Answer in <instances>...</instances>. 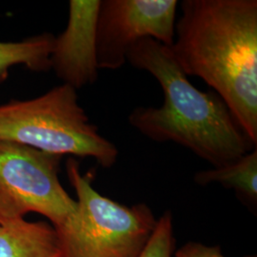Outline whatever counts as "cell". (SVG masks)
I'll list each match as a JSON object with an SVG mask.
<instances>
[{"label":"cell","instance_id":"obj_1","mask_svg":"<svg viewBox=\"0 0 257 257\" xmlns=\"http://www.w3.org/2000/svg\"><path fill=\"white\" fill-rule=\"evenodd\" d=\"M171 50L200 77L257 144L256 0H184Z\"/></svg>","mask_w":257,"mask_h":257},{"label":"cell","instance_id":"obj_2","mask_svg":"<svg viewBox=\"0 0 257 257\" xmlns=\"http://www.w3.org/2000/svg\"><path fill=\"white\" fill-rule=\"evenodd\" d=\"M127 62L152 74L164 93L161 107H138L128 115L131 126L146 138L181 145L213 168L256 148L220 96L190 82L170 47L143 38L131 47Z\"/></svg>","mask_w":257,"mask_h":257},{"label":"cell","instance_id":"obj_3","mask_svg":"<svg viewBox=\"0 0 257 257\" xmlns=\"http://www.w3.org/2000/svg\"><path fill=\"white\" fill-rule=\"evenodd\" d=\"M0 141L57 156L92 157L103 168L112 167L118 157L117 148L90 122L76 90L65 84L33 99L0 104Z\"/></svg>","mask_w":257,"mask_h":257},{"label":"cell","instance_id":"obj_4","mask_svg":"<svg viewBox=\"0 0 257 257\" xmlns=\"http://www.w3.org/2000/svg\"><path fill=\"white\" fill-rule=\"evenodd\" d=\"M77 200L74 213L55 227L63 257H139L157 219L145 203L128 207L98 193L74 157L66 163Z\"/></svg>","mask_w":257,"mask_h":257},{"label":"cell","instance_id":"obj_5","mask_svg":"<svg viewBox=\"0 0 257 257\" xmlns=\"http://www.w3.org/2000/svg\"><path fill=\"white\" fill-rule=\"evenodd\" d=\"M62 157L0 141V221L36 212L56 227L74 213L76 201L58 177Z\"/></svg>","mask_w":257,"mask_h":257},{"label":"cell","instance_id":"obj_6","mask_svg":"<svg viewBox=\"0 0 257 257\" xmlns=\"http://www.w3.org/2000/svg\"><path fill=\"white\" fill-rule=\"evenodd\" d=\"M176 0H101L96 23L98 69L117 70L143 38L172 47L175 40Z\"/></svg>","mask_w":257,"mask_h":257},{"label":"cell","instance_id":"obj_7","mask_svg":"<svg viewBox=\"0 0 257 257\" xmlns=\"http://www.w3.org/2000/svg\"><path fill=\"white\" fill-rule=\"evenodd\" d=\"M100 0H71L63 33L55 37L51 69L74 90L92 85L98 76L96 23Z\"/></svg>","mask_w":257,"mask_h":257},{"label":"cell","instance_id":"obj_8","mask_svg":"<svg viewBox=\"0 0 257 257\" xmlns=\"http://www.w3.org/2000/svg\"><path fill=\"white\" fill-rule=\"evenodd\" d=\"M0 257H63L55 227L45 221H0Z\"/></svg>","mask_w":257,"mask_h":257},{"label":"cell","instance_id":"obj_9","mask_svg":"<svg viewBox=\"0 0 257 257\" xmlns=\"http://www.w3.org/2000/svg\"><path fill=\"white\" fill-rule=\"evenodd\" d=\"M193 180L201 186L219 183L231 189L242 202L252 209L257 204L256 148L230 164L196 173Z\"/></svg>","mask_w":257,"mask_h":257},{"label":"cell","instance_id":"obj_10","mask_svg":"<svg viewBox=\"0 0 257 257\" xmlns=\"http://www.w3.org/2000/svg\"><path fill=\"white\" fill-rule=\"evenodd\" d=\"M55 36L49 33L28 37L21 41H0V82L7 79L11 68L25 66L42 73L51 70L50 56Z\"/></svg>","mask_w":257,"mask_h":257},{"label":"cell","instance_id":"obj_11","mask_svg":"<svg viewBox=\"0 0 257 257\" xmlns=\"http://www.w3.org/2000/svg\"><path fill=\"white\" fill-rule=\"evenodd\" d=\"M175 248L173 215L166 211L157 219L153 235L139 257H174Z\"/></svg>","mask_w":257,"mask_h":257},{"label":"cell","instance_id":"obj_12","mask_svg":"<svg viewBox=\"0 0 257 257\" xmlns=\"http://www.w3.org/2000/svg\"><path fill=\"white\" fill-rule=\"evenodd\" d=\"M175 257H226L218 246H207L199 242H188L175 252ZM244 257H256L248 255Z\"/></svg>","mask_w":257,"mask_h":257}]
</instances>
